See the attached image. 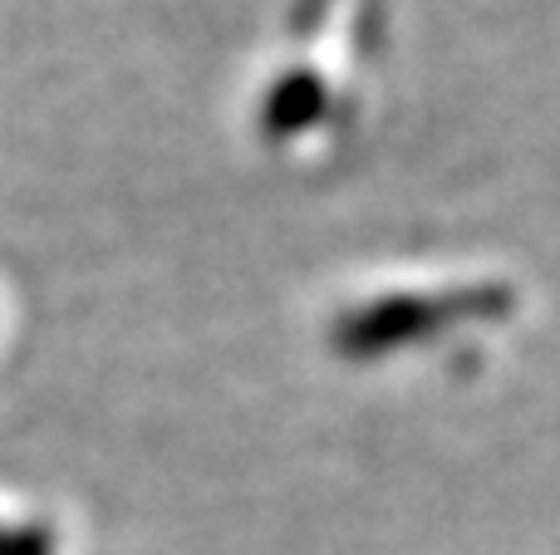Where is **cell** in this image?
Segmentation results:
<instances>
[{
  "instance_id": "obj_1",
  "label": "cell",
  "mask_w": 560,
  "mask_h": 555,
  "mask_svg": "<svg viewBox=\"0 0 560 555\" xmlns=\"http://www.w3.org/2000/svg\"><path fill=\"white\" fill-rule=\"evenodd\" d=\"M512 310V291L506 285H447V291H408L384 295L359 310H349L335 324V350L345 354H384L398 344L418 340V334H438L447 324L463 320H497Z\"/></svg>"
}]
</instances>
